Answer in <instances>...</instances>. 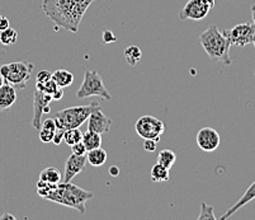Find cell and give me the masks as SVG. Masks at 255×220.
<instances>
[{
  "instance_id": "29",
  "label": "cell",
  "mask_w": 255,
  "mask_h": 220,
  "mask_svg": "<svg viewBox=\"0 0 255 220\" xmlns=\"http://www.w3.org/2000/svg\"><path fill=\"white\" fill-rule=\"evenodd\" d=\"M50 79H52V73H50L48 70H41L37 74L36 83H45Z\"/></svg>"
},
{
  "instance_id": "25",
  "label": "cell",
  "mask_w": 255,
  "mask_h": 220,
  "mask_svg": "<svg viewBox=\"0 0 255 220\" xmlns=\"http://www.w3.org/2000/svg\"><path fill=\"white\" fill-rule=\"evenodd\" d=\"M198 220H205V219H210V220H216V215L213 213V206L207 205L206 203H201V213H199Z\"/></svg>"
},
{
  "instance_id": "32",
  "label": "cell",
  "mask_w": 255,
  "mask_h": 220,
  "mask_svg": "<svg viewBox=\"0 0 255 220\" xmlns=\"http://www.w3.org/2000/svg\"><path fill=\"white\" fill-rule=\"evenodd\" d=\"M64 130H59V129H56V131H55V135H53V139H52V143L55 145H60L64 141Z\"/></svg>"
},
{
  "instance_id": "37",
  "label": "cell",
  "mask_w": 255,
  "mask_h": 220,
  "mask_svg": "<svg viewBox=\"0 0 255 220\" xmlns=\"http://www.w3.org/2000/svg\"><path fill=\"white\" fill-rule=\"evenodd\" d=\"M205 3L207 4V5L210 6L211 9H212L213 6H215V0H205Z\"/></svg>"
},
{
  "instance_id": "28",
  "label": "cell",
  "mask_w": 255,
  "mask_h": 220,
  "mask_svg": "<svg viewBox=\"0 0 255 220\" xmlns=\"http://www.w3.org/2000/svg\"><path fill=\"white\" fill-rule=\"evenodd\" d=\"M71 152H73V154H76V155H87V148H85L84 143L83 141H79V143H76V144L71 145Z\"/></svg>"
},
{
  "instance_id": "11",
  "label": "cell",
  "mask_w": 255,
  "mask_h": 220,
  "mask_svg": "<svg viewBox=\"0 0 255 220\" xmlns=\"http://www.w3.org/2000/svg\"><path fill=\"white\" fill-rule=\"evenodd\" d=\"M111 126H112V120L102 111L101 106L93 110L88 117V130L96 131L98 134L110 133Z\"/></svg>"
},
{
  "instance_id": "23",
  "label": "cell",
  "mask_w": 255,
  "mask_h": 220,
  "mask_svg": "<svg viewBox=\"0 0 255 220\" xmlns=\"http://www.w3.org/2000/svg\"><path fill=\"white\" fill-rule=\"evenodd\" d=\"M83 140V133L79 127H74V129H68L64 133V141L68 145H74L79 141Z\"/></svg>"
},
{
  "instance_id": "39",
  "label": "cell",
  "mask_w": 255,
  "mask_h": 220,
  "mask_svg": "<svg viewBox=\"0 0 255 220\" xmlns=\"http://www.w3.org/2000/svg\"><path fill=\"white\" fill-rule=\"evenodd\" d=\"M5 79H4V78H3V76H1V75H0V87H3V85L4 84H5Z\"/></svg>"
},
{
  "instance_id": "5",
  "label": "cell",
  "mask_w": 255,
  "mask_h": 220,
  "mask_svg": "<svg viewBox=\"0 0 255 220\" xmlns=\"http://www.w3.org/2000/svg\"><path fill=\"white\" fill-rule=\"evenodd\" d=\"M34 65L32 62L17 61L0 65V75L3 76L6 83L11 84L15 89H24L27 83L31 79V74Z\"/></svg>"
},
{
  "instance_id": "21",
  "label": "cell",
  "mask_w": 255,
  "mask_h": 220,
  "mask_svg": "<svg viewBox=\"0 0 255 220\" xmlns=\"http://www.w3.org/2000/svg\"><path fill=\"white\" fill-rule=\"evenodd\" d=\"M150 178H151L152 182H165V181L169 180V170L166 167L156 163L151 168Z\"/></svg>"
},
{
  "instance_id": "15",
  "label": "cell",
  "mask_w": 255,
  "mask_h": 220,
  "mask_svg": "<svg viewBox=\"0 0 255 220\" xmlns=\"http://www.w3.org/2000/svg\"><path fill=\"white\" fill-rule=\"evenodd\" d=\"M254 199H255V181H254V182H253L252 185H250L249 189H248L247 191H245L244 195L241 196V198L239 199L238 201H236L235 205L231 206L230 209L227 210V212L225 213V214L222 215V217L220 218V219H221V220L229 219V218L233 217V215L235 214V213L238 212V210H240L241 208H243V206H245L248 203H250V201L254 200Z\"/></svg>"
},
{
  "instance_id": "33",
  "label": "cell",
  "mask_w": 255,
  "mask_h": 220,
  "mask_svg": "<svg viewBox=\"0 0 255 220\" xmlns=\"http://www.w3.org/2000/svg\"><path fill=\"white\" fill-rule=\"evenodd\" d=\"M8 27H10V23H9V19L4 15H0V31H4Z\"/></svg>"
},
{
  "instance_id": "35",
  "label": "cell",
  "mask_w": 255,
  "mask_h": 220,
  "mask_svg": "<svg viewBox=\"0 0 255 220\" xmlns=\"http://www.w3.org/2000/svg\"><path fill=\"white\" fill-rule=\"evenodd\" d=\"M110 175L112 176V177H117V176L120 175V168H118L117 166H111Z\"/></svg>"
},
{
  "instance_id": "8",
  "label": "cell",
  "mask_w": 255,
  "mask_h": 220,
  "mask_svg": "<svg viewBox=\"0 0 255 220\" xmlns=\"http://www.w3.org/2000/svg\"><path fill=\"white\" fill-rule=\"evenodd\" d=\"M226 36L230 40L231 46L245 47L254 42L255 40V24L254 23H240L231 29H224Z\"/></svg>"
},
{
  "instance_id": "31",
  "label": "cell",
  "mask_w": 255,
  "mask_h": 220,
  "mask_svg": "<svg viewBox=\"0 0 255 220\" xmlns=\"http://www.w3.org/2000/svg\"><path fill=\"white\" fill-rule=\"evenodd\" d=\"M156 147L157 143L155 140H152V139H145V141H143V149H145L146 152H155V150H156Z\"/></svg>"
},
{
  "instance_id": "2",
  "label": "cell",
  "mask_w": 255,
  "mask_h": 220,
  "mask_svg": "<svg viewBox=\"0 0 255 220\" xmlns=\"http://www.w3.org/2000/svg\"><path fill=\"white\" fill-rule=\"evenodd\" d=\"M199 43L202 45L207 56L215 62H222L225 65H231L233 60L230 57L231 42L224 31H220L216 25L208 27L201 36Z\"/></svg>"
},
{
  "instance_id": "1",
  "label": "cell",
  "mask_w": 255,
  "mask_h": 220,
  "mask_svg": "<svg viewBox=\"0 0 255 220\" xmlns=\"http://www.w3.org/2000/svg\"><path fill=\"white\" fill-rule=\"evenodd\" d=\"M96 0H43L41 9L56 27L78 32L85 11Z\"/></svg>"
},
{
  "instance_id": "7",
  "label": "cell",
  "mask_w": 255,
  "mask_h": 220,
  "mask_svg": "<svg viewBox=\"0 0 255 220\" xmlns=\"http://www.w3.org/2000/svg\"><path fill=\"white\" fill-rule=\"evenodd\" d=\"M135 130L142 139H152L159 143L160 138L165 131V125L161 120L156 119L154 116L146 115L136 121Z\"/></svg>"
},
{
  "instance_id": "20",
  "label": "cell",
  "mask_w": 255,
  "mask_h": 220,
  "mask_svg": "<svg viewBox=\"0 0 255 220\" xmlns=\"http://www.w3.org/2000/svg\"><path fill=\"white\" fill-rule=\"evenodd\" d=\"M177 162V154L170 149H163L157 154V163L170 170Z\"/></svg>"
},
{
  "instance_id": "14",
  "label": "cell",
  "mask_w": 255,
  "mask_h": 220,
  "mask_svg": "<svg viewBox=\"0 0 255 220\" xmlns=\"http://www.w3.org/2000/svg\"><path fill=\"white\" fill-rule=\"evenodd\" d=\"M17 101V89L9 83L0 87V112L8 111Z\"/></svg>"
},
{
  "instance_id": "24",
  "label": "cell",
  "mask_w": 255,
  "mask_h": 220,
  "mask_svg": "<svg viewBox=\"0 0 255 220\" xmlns=\"http://www.w3.org/2000/svg\"><path fill=\"white\" fill-rule=\"evenodd\" d=\"M18 40V32L11 27H8L4 31H0V42L4 46L14 45Z\"/></svg>"
},
{
  "instance_id": "38",
  "label": "cell",
  "mask_w": 255,
  "mask_h": 220,
  "mask_svg": "<svg viewBox=\"0 0 255 220\" xmlns=\"http://www.w3.org/2000/svg\"><path fill=\"white\" fill-rule=\"evenodd\" d=\"M252 17H253V20H254V24H255V4H253L252 5Z\"/></svg>"
},
{
  "instance_id": "41",
  "label": "cell",
  "mask_w": 255,
  "mask_h": 220,
  "mask_svg": "<svg viewBox=\"0 0 255 220\" xmlns=\"http://www.w3.org/2000/svg\"><path fill=\"white\" fill-rule=\"evenodd\" d=\"M254 75H255V73H254Z\"/></svg>"
},
{
  "instance_id": "6",
  "label": "cell",
  "mask_w": 255,
  "mask_h": 220,
  "mask_svg": "<svg viewBox=\"0 0 255 220\" xmlns=\"http://www.w3.org/2000/svg\"><path fill=\"white\" fill-rule=\"evenodd\" d=\"M89 97H101L106 101L112 99V96L104 85L101 74L97 73L96 70L85 71L82 85L76 92V98L78 99L89 98Z\"/></svg>"
},
{
  "instance_id": "17",
  "label": "cell",
  "mask_w": 255,
  "mask_h": 220,
  "mask_svg": "<svg viewBox=\"0 0 255 220\" xmlns=\"http://www.w3.org/2000/svg\"><path fill=\"white\" fill-rule=\"evenodd\" d=\"M52 79L56 82V84L61 88L70 87L74 82V75L70 71L65 69H57L55 73H52Z\"/></svg>"
},
{
  "instance_id": "26",
  "label": "cell",
  "mask_w": 255,
  "mask_h": 220,
  "mask_svg": "<svg viewBox=\"0 0 255 220\" xmlns=\"http://www.w3.org/2000/svg\"><path fill=\"white\" fill-rule=\"evenodd\" d=\"M57 88H59V85L56 84V82H55L53 79L47 80V82L45 83H36V89L42 90V92H45V93L47 94H51V96L56 92Z\"/></svg>"
},
{
  "instance_id": "13",
  "label": "cell",
  "mask_w": 255,
  "mask_h": 220,
  "mask_svg": "<svg viewBox=\"0 0 255 220\" xmlns=\"http://www.w3.org/2000/svg\"><path fill=\"white\" fill-rule=\"evenodd\" d=\"M87 166V155L71 154L65 163L64 182H71L75 176L82 173Z\"/></svg>"
},
{
  "instance_id": "10",
  "label": "cell",
  "mask_w": 255,
  "mask_h": 220,
  "mask_svg": "<svg viewBox=\"0 0 255 220\" xmlns=\"http://www.w3.org/2000/svg\"><path fill=\"white\" fill-rule=\"evenodd\" d=\"M210 10L211 8L205 3V0H189L179 11V18L182 20H201L207 17Z\"/></svg>"
},
{
  "instance_id": "9",
  "label": "cell",
  "mask_w": 255,
  "mask_h": 220,
  "mask_svg": "<svg viewBox=\"0 0 255 220\" xmlns=\"http://www.w3.org/2000/svg\"><path fill=\"white\" fill-rule=\"evenodd\" d=\"M52 96L45 93L42 90L36 89L33 94V119H32V126L34 129H41L42 125L43 113L51 112L50 103L52 102Z\"/></svg>"
},
{
  "instance_id": "40",
  "label": "cell",
  "mask_w": 255,
  "mask_h": 220,
  "mask_svg": "<svg viewBox=\"0 0 255 220\" xmlns=\"http://www.w3.org/2000/svg\"><path fill=\"white\" fill-rule=\"evenodd\" d=\"M253 43H254V47H255V40H254V42H253Z\"/></svg>"
},
{
  "instance_id": "30",
  "label": "cell",
  "mask_w": 255,
  "mask_h": 220,
  "mask_svg": "<svg viewBox=\"0 0 255 220\" xmlns=\"http://www.w3.org/2000/svg\"><path fill=\"white\" fill-rule=\"evenodd\" d=\"M102 38H103L104 43H113L117 41V37H116L115 33H113L112 31H110V29H106V31H103Z\"/></svg>"
},
{
  "instance_id": "3",
  "label": "cell",
  "mask_w": 255,
  "mask_h": 220,
  "mask_svg": "<svg viewBox=\"0 0 255 220\" xmlns=\"http://www.w3.org/2000/svg\"><path fill=\"white\" fill-rule=\"evenodd\" d=\"M93 196L94 195L92 192L73 185L71 182H62V184L56 185L48 192L45 196V200L73 208V209L78 210L80 214H84L85 204L88 200L93 199Z\"/></svg>"
},
{
  "instance_id": "12",
  "label": "cell",
  "mask_w": 255,
  "mask_h": 220,
  "mask_svg": "<svg viewBox=\"0 0 255 220\" xmlns=\"http://www.w3.org/2000/svg\"><path fill=\"white\" fill-rule=\"evenodd\" d=\"M197 145L203 152H215L220 145V134L212 127H203L197 134Z\"/></svg>"
},
{
  "instance_id": "34",
  "label": "cell",
  "mask_w": 255,
  "mask_h": 220,
  "mask_svg": "<svg viewBox=\"0 0 255 220\" xmlns=\"http://www.w3.org/2000/svg\"><path fill=\"white\" fill-rule=\"evenodd\" d=\"M62 97H64V88L59 87V88H57L56 92L52 94V99H53V101H60Z\"/></svg>"
},
{
  "instance_id": "36",
  "label": "cell",
  "mask_w": 255,
  "mask_h": 220,
  "mask_svg": "<svg viewBox=\"0 0 255 220\" xmlns=\"http://www.w3.org/2000/svg\"><path fill=\"white\" fill-rule=\"evenodd\" d=\"M4 219L15 220V217H14V215H11V214H8V213H5V214H3V215H1V217H0V220H4Z\"/></svg>"
},
{
  "instance_id": "19",
  "label": "cell",
  "mask_w": 255,
  "mask_h": 220,
  "mask_svg": "<svg viewBox=\"0 0 255 220\" xmlns=\"http://www.w3.org/2000/svg\"><path fill=\"white\" fill-rule=\"evenodd\" d=\"M83 143H84L87 150L96 149V148L102 147V135L96 133V131L87 130V133L83 134Z\"/></svg>"
},
{
  "instance_id": "4",
  "label": "cell",
  "mask_w": 255,
  "mask_h": 220,
  "mask_svg": "<svg viewBox=\"0 0 255 220\" xmlns=\"http://www.w3.org/2000/svg\"><path fill=\"white\" fill-rule=\"evenodd\" d=\"M99 103L92 102L89 105L85 106H75V107L64 108L59 111L55 116V122L59 130H68V129H74V127H80L88 120L90 113L94 108H97Z\"/></svg>"
},
{
  "instance_id": "22",
  "label": "cell",
  "mask_w": 255,
  "mask_h": 220,
  "mask_svg": "<svg viewBox=\"0 0 255 220\" xmlns=\"http://www.w3.org/2000/svg\"><path fill=\"white\" fill-rule=\"evenodd\" d=\"M125 57H126V61L128 62V65L135 66L137 62H140L141 57H142V51L138 46H128L125 50Z\"/></svg>"
},
{
  "instance_id": "16",
  "label": "cell",
  "mask_w": 255,
  "mask_h": 220,
  "mask_svg": "<svg viewBox=\"0 0 255 220\" xmlns=\"http://www.w3.org/2000/svg\"><path fill=\"white\" fill-rule=\"evenodd\" d=\"M107 158L108 154L106 150L102 149V147L87 152V162L93 167H102L107 162Z\"/></svg>"
},
{
  "instance_id": "18",
  "label": "cell",
  "mask_w": 255,
  "mask_h": 220,
  "mask_svg": "<svg viewBox=\"0 0 255 220\" xmlns=\"http://www.w3.org/2000/svg\"><path fill=\"white\" fill-rule=\"evenodd\" d=\"M39 180L46 181L48 184L59 185L60 181L62 180V176L61 172L57 168H55V167H47L43 171H41V173H39Z\"/></svg>"
},
{
  "instance_id": "27",
  "label": "cell",
  "mask_w": 255,
  "mask_h": 220,
  "mask_svg": "<svg viewBox=\"0 0 255 220\" xmlns=\"http://www.w3.org/2000/svg\"><path fill=\"white\" fill-rule=\"evenodd\" d=\"M53 135H55V131L48 130V129H45V127L39 129V139H41L42 143H51L53 139Z\"/></svg>"
}]
</instances>
